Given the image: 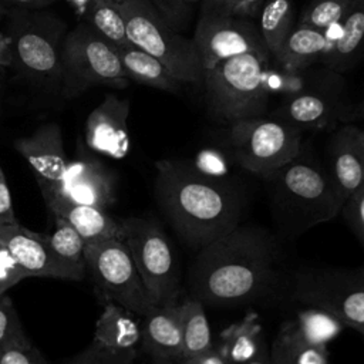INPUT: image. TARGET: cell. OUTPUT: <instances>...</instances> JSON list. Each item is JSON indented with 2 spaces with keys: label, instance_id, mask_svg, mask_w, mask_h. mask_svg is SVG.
I'll use <instances>...</instances> for the list:
<instances>
[{
  "label": "cell",
  "instance_id": "cell-1",
  "mask_svg": "<svg viewBox=\"0 0 364 364\" xmlns=\"http://www.w3.org/2000/svg\"><path fill=\"white\" fill-rule=\"evenodd\" d=\"M279 257L269 232L237 225L198 250L189 269L191 297L215 306L255 301L276 282Z\"/></svg>",
  "mask_w": 364,
  "mask_h": 364
},
{
  "label": "cell",
  "instance_id": "cell-2",
  "mask_svg": "<svg viewBox=\"0 0 364 364\" xmlns=\"http://www.w3.org/2000/svg\"><path fill=\"white\" fill-rule=\"evenodd\" d=\"M154 191L179 237L199 250L239 225L242 200L228 182L182 159L155 162Z\"/></svg>",
  "mask_w": 364,
  "mask_h": 364
},
{
  "label": "cell",
  "instance_id": "cell-3",
  "mask_svg": "<svg viewBox=\"0 0 364 364\" xmlns=\"http://www.w3.org/2000/svg\"><path fill=\"white\" fill-rule=\"evenodd\" d=\"M3 21L11 43V70L33 87L60 97L67 23L48 9L23 7H10Z\"/></svg>",
  "mask_w": 364,
  "mask_h": 364
},
{
  "label": "cell",
  "instance_id": "cell-4",
  "mask_svg": "<svg viewBox=\"0 0 364 364\" xmlns=\"http://www.w3.org/2000/svg\"><path fill=\"white\" fill-rule=\"evenodd\" d=\"M128 82L118 47L112 41L84 21L68 30L61 53V98H77L95 85L125 88Z\"/></svg>",
  "mask_w": 364,
  "mask_h": 364
},
{
  "label": "cell",
  "instance_id": "cell-5",
  "mask_svg": "<svg viewBox=\"0 0 364 364\" xmlns=\"http://www.w3.org/2000/svg\"><path fill=\"white\" fill-rule=\"evenodd\" d=\"M128 40L156 60L181 82H200L205 68L192 38L172 28L149 0H131L118 4Z\"/></svg>",
  "mask_w": 364,
  "mask_h": 364
},
{
  "label": "cell",
  "instance_id": "cell-6",
  "mask_svg": "<svg viewBox=\"0 0 364 364\" xmlns=\"http://www.w3.org/2000/svg\"><path fill=\"white\" fill-rule=\"evenodd\" d=\"M264 61L257 54L226 58L205 73L206 104L213 118L235 122L260 117L266 107Z\"/></svg>",
  "mask_w": 364,
  "mask_h": 364
},
{
  "label": "cell",
  "instance_id": "cell-7",
  "mask_svg": "<svg viewBox=\"0 0 364 364\" xmlns=\"http://www.w3.org/2000/svg\"><path fill=\"white\" fill-rule=\"evenodd\" d=\"M121 239L155 306L179 303L178 257L161 226L142 218L121 219Z\"/></svg>",
  "mask_w": 364,
  "mask_h": 364
},
{
  "label": "cell",
  "instance_id": "cell-8",
  "mask_svg": "<svg viewBox=\"0 0 364 364\" xmlns=\"http://www.w3.org/2000/svg\"><path fill=\"white\" fill-rule=\"evenodd\" d=\"M228 144L243 169L269 178L300 156L301 135L283 119L253 117L230 124Z\"/></svg>",
  "mask_w": 364,
  "mask_h": 364
},
{
  "label": "cell",
  "instance_id": "cell-9",
  "mask_svg": "<svg viewBox=\"0 0 364 364\" xmlns=\"http://www.w3.org/2000/svg\"><path fill=\"white\" fill-rule=\"evenodd\" d=\"M84 260L102 303L119 304L136 316H145L156 307L122 239L87 243Z\"/></svg>",
  "mask_w": 364,
  "mask_h": 364
},
{
  "label": "cell",
  "instance_id": "cell-10",
  "mask_svg": "<svg viewBox=\"0 0 364 364\" xmlns=\"http://www.w3.org/2000/svg\"><path fill=\"white\" fill-rule=\"evenodd\" d=\"M267 179L279 205L307 228L333 219L343 209L344 200L330 173L317 164L297 156Z\"/></svg>",
  "mask_w": 364,
  "mask_h": 364
},
{
  "label": "cell",
  "instance_id": "cell-11",
  "mask_svg": "<svg viewBox=\"0 0 364 364\" xmlns=\"http://www.w3.org/2000/svg\"><path fill=\"white\" fill-rule=\"evenodd\" d=\"M291 297L323 309L355 331L364 327V269H310L293 279Z\"/></svg>",
  "mask_w": 364,
  "mask_h": 364
},
{
  "label": "cell",
  "instance_id": "cell-12",
  "mask_svg": "<svg viewBox=\"0 0 364 364\" xmlns=\"http://www.w3.org/2000/svg\"><path fill=\"white\" fill-rule=\"evenodd\" d=\"M192 40L205 73L218 63L242 54H257L267 63L272 57L257 24L243 16L200 14Z\"/></svg>",
  "mask_w": 364,
  "mask_h": 364
},
{
  "label": "cell",
  "instance_id": "cell-13",
  "mask_svg": "<svg viewBox=\"0 0 364 364\" xmlns=\"http://www.w3.org/2000/svg\"><path fill=\"white\" fill-rule=\"evenodd\" d=\"M0 245L7 247L31 277H50L80 282L85 277L84 266H77L57 256L46 235L30 230L20 222L0 225Z\"/></svg>",
  "mask_w": 364,
  "mask_h": 364
},
{
  "label": "cell",
  "instance_id": "cell-14",
  "mask_svg": "<svg viewBox=\"0 0 364 364\" xmlns=\"http://www.w3.org/2000/svg\"><path fill=\"white\" fill-rule=\"evenodd\" d=\"M36 181L46 183L54 192L75 203L107 209L115 202L112 172L87 151H81L77 158L68 161L65 173L58 182Z\"/></svg>",
  "mask_w": 364,
  "mask_h": 364
},
{
  "label": "cell",
  "instance_id": "cell-15",
  "mask_svg": "<svg viewBox=\"0 0 364 364\" xmlns=\"http://www.w3.org/2000/svg\"><path fill=\"white\" fill-rule=\"evenodd\" d=\"M129 101L107 94L88 114L84 129L85 146L100 155L122 159L129 151Z\"/></svg>",
  "mask_w": 364,
  "mask_h": 364
},
{
  "label": "cell",
  "instance_id": "cell-16",
  "mask_svg": "<svg viewBox=\"0 0 364 364\" xmlns=\"http://www.w3.org/2000/svg\"><path fill=\"white\" fill-rule=\"evenodd\" d=\"M47 209L65 219L82 236L85 243L121 239V219L112 218L107 209L75 203L54 192L46 183L36 181Z\"/></svg>",
  "mask_w": 364,
  "mask_h": 364
},
{
  "label": "cell",
  "instance_id": "cell-17",
  "mask_svg": "<svg viewBox=\"0 0 364 364\" xmlns=\"http://www.w3.org/2000/svg\"><path fill=\"white\" fill-rule=\"evenodd\" d=\"M13 146L31 166L36 179L58 182L64 176L70 159L57 122L41 124L33 134L14 139Z\"/></svg>",
  "mask_w": 364,
  "mask_h": 364
},
{
  "label": "cell",
  "instance_id": "cell-18",
  "mask_svg": "<svg viewBox=\"0 0 364 364\" xmlns=\"http://www.w3.org/2000/svg\"><path fill=\"white\" fill-rule=\"evenodd\" d=\"M330 176L346 202L364 182V156L360 145V129L344 125L330 145Z\"/></svg>",
  "mask_w": 364,
  "mask_h": 364
},
{
  "label": "cell",
  "instance_id": "cell-19",
  "mask_svg": "<svg viewBox=\"0 0 364 364\" xmlns=\"http://www.w3.org/2000/svg\"><path fill=\"white\" fill-rule=\"evenodd\" d=\"M141 347L149 357H164L176 361L182 357L179 303L156 306L142 316Z\"/></svg>",
  "mask_w": 364,
  "mask_h": 364
},
{
  "label": "cell",
  "instance_id": "cell-20",
  "mask_svg": "<svg viewBox=\"0 0 364 364\" xmlns=\"http://www.w3.org/2000/svg\"><path fill=\"white\" fill-rule=\"evenodd\" d=\"M132 311L115 303H104L95 323L92 341L112 351L134 353L141 344V323Z\"/></svg>",
  "mask_w": 364,
  "mask_h": 364
},
{
  "label": "cell",
  "instance_id": "cell-21",
  "mask_svg": "<svg viewBox=\"0 0 364 364\" xmlns=\"http://www.w3.org/2000/svg\"><path fill=\"white\" fill-rule=\"evenodd\" d=\"M331 46L327 31L299 24L286 36L274 58L284 70L296 71L328 53Z\"/></svg>",
  "mask_w": 364,
  "mask_h": 364
},
{
  "label": "cell",
  "instance_id": "cell-22",
  "mask_svg": "<svg viewBox=\"0 0 364 364\" xmlns=\"http://www.w3.org/2000/svg\"><path fill=\"white\" fill-rule=\"evenodd\" d=\"M266 343L259 316L249 311L246 317L226 327L219 337L218 351L229 364H246Z\"/></svg>",
  "mask_w": 364,
  "mask_h": 364
},
{
  "label": "cell",
  "instance_id": "cell-23",
  "mask_svg": "<svg viewBox=\"0 0 364 364\" xmlns=\"http://www.w3.org/2000/svg\"><path fill=\"white\" fill-rule=\"evenodd\" d=\"M80 21L90 24L117 47L131 46L124 17L112 0H67Z\"/></svg>",
  "mask_w": 364,
  "mask_h": 364
},
{
  "label": "cell",
  "instance_id": "cell-24",
  "mask_svg": "<svg viewBox=\"0 0 364 364\" xmlns=\"http://www.w3.org/2000/svg\"><path fill=\"white\" fill-rule=\"evenodd\" d=\"M119 57L129 81H135L148 87H154L168 92H178L181 81L172 77L165 65L135 46L118 47Z\"/></svg>",
  "mask_w": 364,
  "mask_h": 364
},
{
  "label": "cell",
  "instance_id": "cell-25",
  "mask_svg": "<svg viewBox=\"0 0 364 364\" xmlns=\"http://www.w3.org/2000/svg\"><path fill=\"white\" fill-rule=\"evenodd\" d=\"M364 44V0H351L341 20V31L328 51V64L333 68L346 67Z\"/></svg>",
  "mask_w": 364,
  "mask_h": 364
},
{
  "label": "cell",
  "instance_id": "cell-26",
  "mask_svg": "<svg viewBox=\"0 0 364 364\" xmlns=\"http://www.w3.org/2000/svg\"><path fill=\"white\" fill-rule=\"evenodd\" d=\"M270 350L283 364H328L327 346L306 341L296 331L291 320L280 326Z\"/></svg>",
  "mask_w": 364,
  "mask_h": 364
},
{
  "label": "cell",
  "instance_id": "cell-27",
  "mask_svg": "<svg viewBox=\"0 0 364 364\" xmlns=\"http://www.w3.org/2000/svg\"><path fill=\"white\" fill-rule=\"evenodd\" d=\"M182 330V357H191L213 347L212 331L203 303L189 297L179 303Z\"/></svg>",
  "mask_w": 364,
  "mask_h": 364
},
{
  "label": "cell",
  "instance_id": "cell-28",
  "mask_svg": "<svg viewBox=\"0 0 364 364\" xmlns=\"http://www.w3.org/2000/svg\"><path fill=\"white\" fill-rule=\"evenodd\" d=\"M259 31L272 57L293 28L291 0H266L259 11Z\"/></svg>",
  "mask_w": 364,
  "mask_h": 364
},
{
  "label": "cell",
  "instance_id": "cell-29",
  "mask_svg": "<svg viewBox=\"0 0 364 364\" xmlns=\"http://www.w3.org/2000/svg\"><path fill=\"white\" fill-rule=\"evenodd\" d=\"M333 115L331 102L317 94H299L290 98L282 109V119L297 127L321 128Z\"/></svg>",
  "mask_w": 364,
  "mask_h": 364
},
{
  "label": "cell",
  "instance_id": "cell-30",
  "mask_svg": "<svg viewBox=\"0 0 364 364\" xmlns=\"http://www.w3.org/2000/svg\"><path fill=\"white\" fill-rule=\"evenodd\" d=\"M291 323L300 337L318 346H327L346 327L328 311L311 306H304V309L299 310Z\"/></svg>",
  "mask_w": 364,
  "mask_h": 364
},
{
  "label": "cell",
  "instance_id": "cell-31",
  "mask_svg": "<svg viewBox=\"0 0 364 364\" xmlns=\"http://www.w3.org/2000/svg\"><path fill=\"white\" fill-rule=\"evenodd\" d=\"M44 235L48 246L57 256L68 263L85 267L84 252L87 243L82 236L73 228V225H70L65 219L54 216V230Z\"/></svg>",
  "mask_w": 364,
  "mask_h": 364
},
{
  "label": "cell",
  "instance_id": "cell-32",
  "mask_svg": "<svg viewBox=\"0 0 364 364\" xmlns=\"http://www.w3.org/2000/svg\"><path fill=\"white\" fill-rule=\"evenodd\" d=\"M351 0H313L304 10L300 24L327 31L341 23Z\"/></svg>",
  "mask_w": 364,
  "mask_h": 364
},
{
  "label": "cell",
  "instance_id": "cell-33",
  "mask_svg": "<svg viewBox=\"0 0 364 364\" xmlns=\"http://www.w3.org/2000/svg\"><path fill=\"white\" fill-rule=\"evenodd\" d=\"M27 341L28 338L23 330L13 300L6 294L0 296V350L10 344Z\"/></svg>",
  "mask_w": 364,
  "mask_h": 364
},
{
  "label": "cell",
  "instance_id": "cell-34",
  "mask_svg": "<svg viewBox=\"0 0 364 364\" xmlns=\"http://www.w3.org/2000/svg\"><path fill=\"white\" fill-rule=\"evenodd\" d=\"M136 351L118 353L91 341L90 346L74 357L68 364H134Z\"/></svg>",
  "mask_w": 364,
  "mask_h": 364
},
{
  "label": "cell",
  "instance_id": "cell-35",
  "mask_svg": "<svg viewBox=\"0 0 364 364\" xmlns=\"http://www.w3.org/2000/svg\"><path fill=\"white\" fill-rule=\"evenodd\" d=\"M28 277H31L28 272L16 260L10 250L0 245V296Z\"/></svg>",
  "mask_w": 364,
  "mask_h": 364
},
{
  "label": "cell",
  "instance_id": "cell-36",
  "mask_svg": "<svg viewBox=\"0 0 364 364\" xmlns=\"http://www.w3.org/2000/svg\"><path fill=\"white\" fill-rule=\"evenodd\" d=\"M341 213L364 246V182L344 202Z\"/></svg>",
  "mask_w": 364,
  "mask_h": 364
},
{
  "label": "cell",
  "instance_id": "cell-37",
  "mask_svg": "<svg viewBox=\"0 0 364 364\" xmlns=\"http://www.w3.org/2000/svg\"><path fill=\"white\" fill-rule=\"evenodd\" d=\"M0 364H47L40 351L30 343L10 344L0 350Z\"/></svg>",
  "mask_w": 364,
  "mask_h": 364
},
{
  "label": "cell",
  "instance_id": "cell-38",
  "mask_svg": "<svg viewBox=\"0 0 364 364\" xmlns=\"http://www.w3.org/2000/svg\"><path fill=\"white\" fill-rule=\"evenodd\" d=\"M18 219L14 215L11 193L6 181V175L0 165V225H16Z\"/></svg>",
  "mask_w": 364,
  "mask_h": 364
},
{
  "label": "cell",
  "instance_id": "cell-39",
  "mask_svg": "<svg viewBox=\"0 0 364 364\" xmlns=\"http://www.w3.org/2000/svg\"><path fill=\"white\" fill-rule=\"evenodd\" d=\"M200 14H235V16H237V0H202Z\"/></svg>",
  "mask_w": 364,
  "mask_h": 364
},
{
  "label": "cell",
  "instance_id": "cell-40",
  "mask_svg": "<svg viewBox=\"0 0 364 364\" xmlns=\"http://www.w3.org/2000/svg\"><path fill=\"white\" fill-rule=\"evenodd\" d=\"M178 364H229L225 357L213 346L209 350L178 360Z\"/></svg>",
  "mask_w": 364,
  "mask_h": 364
},
{
  "label": "cell",
  "instance_id": "cell-41",
  "mask_svg": "<svg viewBox=\"0 0 364 364\" xmlns=\"http://www.w3.org/2000/svg\"><path fill=\"white\" fill-rule=\"evenodd\" d=\"M13 67V54L10 37L0 30V71Z\"/></svg>",
  "mask_w": 364,
  "mask_h": 364
},
{
  "label": "cell",
  "instance_id": "cell-42",
  "mask_svg": "<svg viewBox=\"0 0 364 364\" xmlns=\"http://www.w3.org/2000/svg\"><path fill=\"white\" fill-rule=\"evenodd\" d=\"M3 4L10 7H23V9H48L51 4L60 0H0Z\"/></svg>",
  "mask_w": 364,
  "mask_h": 364
},
{
  "label": "cell",
  "instance_id": "cell-43",
  "mask_svg": "<svg viewBox=\"0 0 364 364\" xmlns=\"http://www.w3.org/2000/svg\"><path fill=\"white\" fill-rule=\"evenodd\" d=\"M266 0H237V16L250 17L260 11Z\"/></svg>",
  "mask_w": 364,
  "mask_h": 364
},
{
  "label": "cell",
  "instance_id": "cell-44",
  "mask_svg": "<svg viewBox=\"0 0 364 364\" xmlns=\"http://www.w3.org/2000/svg\"><path fill=\"white\" fill-rule=\"evenodd\" d=\"M246 364H272V358H270V347L267 346V343H264L260 350L257 351V354L247 361Z\"/></svg>",
  "mask_w": 364,
  "mask_h": 364
},
{
  "label": "cell",
  "instance_id": "cell-45",
  "mask_svg": "<svg viewBox=\"0 0 364 364\" xmlns=\"http://www.w3.org/2000/svg\"><path fill=\"white\" fill-rule=\"evenodd\" d=\"M351 117H353V118H358V119H363V118H364V97H363V100L358 102V105L355 107V109H354V112L351 114Z\"/></svg>",
  "mask_w": 364,
  "mask_h": 364
},
{
  "label": "cell",
  "instance_id": "cell-46",
  "mask_svg": "<svg viewBox=\"0 0 364 364\" xmlns=\"http://www.w3.org/2000/svg\"><path fill=\"white\" fill-rule=\"evenodd\" d=\"M149 364H178V361L172 358H164V357H151Z\"/></svg>",
  "mask_w": 364,
  "mask_h": 364
},
{
  "label": "cell",
  "instance_id": "cell-47",
  "mask_svg": "<svg viewBox=\"0 0 364 364\" xmlns=\"http://www.w3.org/2000/svg\"><path fill=\"white\" fill-rule=\"evenodd\" d=\"M7 11H9V7L0 1V21H3V20H4V17H6Z\"/></svg>",
  "mask_w": 364,
  "mask_h": 364
},
{
  "label": "cell",
  "instance_id": "cell-48",
  "mask_svg": "<svg viewBox=\"0 0 364 364\" xmlns=\"http://www.w3.org/2000/svg\"><path fill=\"white\" fill-rule=\"evenodd\" d=\"M270 358H272V364H283L282 361H280V358L270 350Z\"/></svg>",
  "mask_w": 364,
  "mask_h": 364
},
{
  "label": "cell",
  "instance_id": "cell-49",
  "mask_svg": "<svg viewBox=\"0 0 364 364\" xmlns=\"http://www.w3.org/2000/svg\"><path fill=\"white\" fill-rule=\"evenodd\" d=\"M175 1H178V3H181V4H186V6H191V4L199 3V1H202V0H175Z\"/></svg>",
  "mask_w": 364,
  "mask_h": 364
},
{
  "label": "cell",
  "instance_id": "cell-50",
  "mask_svg": "<svg viewBox=\"0 0 364 364\" xmlns=\"http://www.w3.org/2000/svg\"><path fill=\"white\" fill-rule=\"evenodd\" d=\"M360 145H361V151H363V156H364V129H360Z\"/></svg>",
  "mask_w": 364,
  "mask_h": 364
},
{
  "label": "cell",
  "instance_id": "cell-51",
  "mask_svg": "<svg viewBox=\"0 0 364 364\" xmlns=\"http://www.w3.org/2000/svg\"><path fill=\"white\" fill-rule=\"evenodd\" d=\"M3 75H1V71H0V109H1V95H3Z\"/></svg>",
  "mask_w": 364,
  "mask_h": 364
},
{
  "label": "cell",
  "instance_id": "cell-52",
  "mask_svg": "<svg viewBox=\"0 0 364 364\" xmlns=\"http://www.w3.org/2000/svg\"><path fill=\"white\" fill-rule=\"evenodd\" d=\"M114 3H117V4H121V3H127V1H131V0H112Z\"/></svg>",
  "mask_w": 364,
  "mask_h": 364
},
{
  "label": "cell",
  "instance_id": "cell-53",
  "mask_svg": "<svg viewBox=\"0 0 364 364\" xmlns=\"http://www.w3.org/2000/svg\"><path fill=\"white\" fill-rule=\"evenodd\" d=\"M357 331H358V333H360V334H361V336H364V327H361V328H358V330H357Z\"/></svg>",
  "mask_w": 364,
  "mask_h": 364
}]
</instances>
